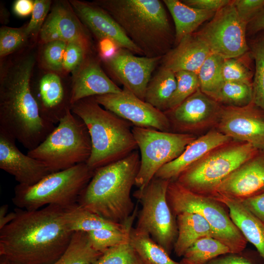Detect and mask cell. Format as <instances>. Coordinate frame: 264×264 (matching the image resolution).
Returning <instances> with one entry per match:
<instances>
[{
    "instance_id": "cell-1",
    "label": "cell",
    "mask_w": 264,
    "mask_h": 264,
    "mask_svg": "<svg viewBox=\"0 0 264 264\" xmlns=\"http://www.w3.org/2000/svg\"><path fill=\"white\" fill-rule=\"evenodd\" d=\"M65 208L48 205L36 210L18 208L0 229V256L16 264H52L64 253L74 233Z\"/></svg>"
},
{
    "instance_id": "cell-2",
    "label": "cell",
    "mask_w": 264,
    "mask_h": 264,
    "mask_svg": "<svg viewBox=\"0 0 264 264\" xmlns=\"http://www.w3.org/2000/svg\"><path fill=\"white\" fill-rule=\"evenodd\" d=\"M34 57L27 56L12 66L0 79V130L28 151L37 147L55 128L41 116L30 79Z\"/></svg>"
},
{
    "instance_id": "cell-3",
    "label": "cell",
    "mask_w": 264,
    "mask_h": 264,
    "mask_svg": "<svg viewBox=\"0 0 264 264\" xmlns=\"http://www.w3.org/2000/svg\"><path fill=\"white\" fill-rule=\"evenodd\" d=\"M140 163V155L135 150L121 159L95 169L78 204L110 221L123 223L135 208L131 192Z\"/></svg>"
},
{
    "instance_id": "cell-4",
    "label": "cell",
    "mask_w": 264,
    "mask_h": 264,
    "mask_svg": "<svg viewBox=\"0 0 264 264\" xmlns=\"http://www.w3.org/2000/svg\"><path fill=\"white\" fill-rule=\"evenodd\" d=\"M107 11L148 57H163L172 38L163 2L158 0H100L93 2Z\"/></svg>"
},
{
    "instance_id": "cell-5",
    "label": "cell",
    "mask_w": 264,
    "mask_h": 264,
    "mask_svg": "<svg viewBox=\"0 0 264 264\" xmlns=\"http://www.w3.org/2000/svg\"><path fill=\"white\" fill-rule=\"evenodd\" d=\"M71 110L89 132L91 152L86 163L91 169L121 159L137 149L131 123L104 109L93 97L75 103Z\"/></svg>"
},
{
    "instance_id": "cell-6",
    "label": "cell",
    "mask_w": 264,
    "mask_h": 264,
    "mask_svg": "<svg viewBox=\"0 0 264 264\" xmlns=\"http://www.w3.org/2000/svg\"><path fill=\"white\" fill-rule=\"evenodd\" d=\"M94 172L84 162L51 173L32 185L18 184L13 203L19 209L29 211L50 205L68 208L78 203Z\"/></svg>"
},
{
    "instance_id": "cell-7",
    "label": "cell",
    "mask_w": 264,
    "mask_h": 264,
    "mask_svg": "<svg viewBox=\"0 0 264 264\" xmlns=\"http://www.w3.org/2000/svg\"><path fill=\"white\" fill-rule=\"evenodd\" d=\"M91 152L86 125L69 110L45 139L27 154L43 162L53 173L86 162Z\"/></svg>"
},
{
    "instance_id": "cell-8",
    "label": "cell",
    "mask_w": 264,
    "mask_h": 264,
    "mask_svg": "<svg viewBox=\"0 0 264 264\" xmlns=\"http://www.w3.org/2000/svg\"><path fill=\"white\" fill-rule=\"evenodd\" d=\"M259 151L250 144L232 140L211 151L175 180L194 193L212 197L220 183Z\"/></svg>"
},
{
    "instance_id": "cell-9",
    "label": "cell",
    "mask_w": 264,
    "mask_h": 264,
    "mask_svg": "<svg viewBox=\"0 0 264 264\" xmlns=\"http://www.w3.org/2000/svg\"><path fill=\"white\" fill-rule=\"evenodd\" d=\"M167 198L176 217L184 212L199 214L212 228L216 239L228 246L231 253L245 249L247 241L231 220L227 207L219 200L194 193L175 180L169 182Z\"/></svg>"
},
{
    "instance_id": "cell-10",
    "label": "cell",
    "mask_w": 264,
    "mask_h": 264,
    "mask_svg": "<svg viewBox=\"0 0 264 264\" xmlns=\"http://www.w3.org/2000/svg\"><path fill=\"white\" fill-rule=\"evenodd\" d=\"M132 132L140 152L135 185L143 189L164 165L178 157L197 136L133 126Z\"/></svg>"
},
{
    "instance_id": "cell-11",
    "label": "cell",
    "mask_w": 264,
    "mask_h": 264,
    "mask_svg": "<svg viewBox=\"0 0 264 264\" xmlns=\"http://www.w3.org/2000/svg\"><path fill=\"white\" fill-rule=\"evenodd\" d=\"M170 181L154 177L133 195L142 206L136 228L149 233L170 255L177 238V227L176 217L167 198Z\"/></svg>"
},
{
    "instance_id": "cell-12",
    "label": "cell",
    "mask_w": 264,
    "mask_h": 264,
    "mask_svg": "<svg viewBox=\"0 0 264 264\" xmlns=\"http://www.w3.org/2000/svg\"><path fill=\"white\" fill-rule=\"evenodd\" d=\"M247 24L239 16L231 2L217 11L200 30L195 33L212 53L223 59L244 55L248 50Z\"/></svg>"
},
{
    "instance_id": "cell-13",
    "label": "cell",
    "mask_w": 264,
    "mask_h": 264,
    "mask_svg": "<svg viewBox=\"0 0 264 264\" xmlns=\"http://www.w3.org/2000/svg\"><path fill=\"white\" fill-rule=\"evenodd\" d=\"M93 97L104 109L134 126L171 132L169 120L164 112L125 88L118 93Z\"/></svg>"
},
{
    "instance_id": "cell-14",
    "label": "cell",
    "mask_w": 264,
    "mask_h": 264,
    "mask_svg": "<svg viewBox=\"0 0 264 264\" xmlns=\"http://www.w3.org/2000/svg\"><path fill=\"white\" fill-rule=\"evenodd\" d=\"M222 105L202 92L198 88L174 109L167 110L171 132L194 134V133L216 127Z\"/></svg>"
},
{
    "instance_id": "cell-15",
    "label": "cell",
    "mask_w": 264,
    "mask_h": 264,
    "mask_svg": "<svg viewBox=\"0 0 264 264\" xmlns=\"http://www.w3.org/2000/svg\"><path fill=\"white\" fill-rule=\"evenodd\" d=\"M215 127L233 140L264 150V113L253 103L243 107L222 106Z\"/></svg>"
},
{
    "instance_id": "cell-16",
    "label": "cell",
    "mask_w": 264,
    "mask_h": 264,
    "mask_svg": "<svg viewBox=\"0 0 264 264\" xmlns=\"http://www.w3.org/2000/svg\"><path fill=\"white\" fill-rule=\"evenodd\" d=\"M162 58L136 56L128 50L119 48L105 62L124 88L144 100L152 74Z\"/></svg>"
},
{
    "instance_id": "cell-17",
    "label": "cell",
    "mask_w": 264,
    "mask_h": 264,
    "mask_svg": "<svg viewBox=\"0 0 264 264\" xmlns=\"http://www.w3.org/2000/svg\"><path fill=\"white\" fill-rule=\"evenodd\" d=\"M264 192V150L241 165L218 186L212 198L241 201Z\"/></svg>"
},
{
    "instance_id": "cell-18",
    "label": "cell",
    "mask_w": 264,
    "mask_h": 264,
    "mask_svg": "<svg viewBox=\"0 0 264 264\" xmlns=\"http://www.w3.org/2000/svg\"><path fill=\"white\" fill-rule=\"evenodd\" d=\"M69 3L82 23L99 40L109 39L119 48L144 56L142 51L128 38L119 24L104 9L93 2L72 0H70Z\"/></svg>"
},
{
    "instance_id": "cell-19",
    "label": "cell",
    "mask_w": 264,
    "mask_h": 264,
    "mask_svg": "<svg viewBox=\"0 0 264 264\" xmlns=\"http://www.w3.org/2000/svg\"><path fill=\"white\" fill-rule=\"evenodd\" d=\"M15 141L0 130V168L13 176L18 184L33 185L52 173L43 162L21 152Z\"/></svg>"
},
{
    "instance_id": "cell-20",
    "label": "cell",
    "mask_w": 264,
    "mask_h": 264,
    "mask_svg": "<svg viewBox=\"0 0 264 264\" xmlns=\"http://www.w3.org/2000/svg\"><path fill=\"white\" fill-rule=\"evenodd\" d=\"M44 43L54 41L79 42L89 44L83 23L71 6L59 2L54 6L40 31Z\"/></svg>"
},
{
    "instance_id": "cell-21",
    "label": "cell",
    "mask_w": 264,
    "mask_h": 264,
    "mask_svg": "<svg viewBox=\"0 0 264 264\" xmlns=\"http://www.w3.org/2000/svg\"><path fill=\"white\" fill-rule=\"evenodd\" d=\"M232 139L218 130L213 129L197 137L176 159L163 166L154 177L173 180L187 168L197 162L212 150Z\"/></svg>"
},
{
    "instance_id": "cell-22",
    "label": "cell",
    "mask_w": 264,
    "mask_h": 264,
    "mask_svg": "<svg viewBox=\"0 0 264 264\" xmlns=\"http://www.w3.org/2000/svg\"><path fill=\"white\" fill-rule=\"evenodd\" d=\"M75 72L70 89L71 106L85 98L116 93L122 90L107 76L99 63L94 60H86Z\"/></svg>"
},
{
    "instance_id": "cell-23",
    "label": "cell",
    "mask_w": 264,
    "mask_h": 264,
    "mask_svg": "<svg viewBox=\"0 0 264 264\" xmlns=\"http://www.w3.org/2000/svg\"><path fill=\"white\" fill-rule=\"evenodd\" d=\"M32 93L42 118L54 125L71 110L70 97L67 96L60 78L54 73L42 77L36 92Z\"/></svg>"
},
{
    "instance_id": "cell-24",
    "label": "cell",
    "mask_w": 264,
    "mask_h": 264,
    "mask_svg": "<svg viewBox=\"0 0 264 264\" xmlns=\"http://www.w3.org/2000/svg\"><path fill=\"white\" fill-rule=\"evenodd\" d=\"M211 53L207 45L194 33L184 37L162 57L161 66L175 73L188 71L198 74Z\"/></svg>"
},
{
    "instance_id": "cell-25",
    "label": "cell",
    "mask_w": 264,
    "mask_h": 264,
    "mask_svg": "<svg viewBox=\"0 0 264 264\" xmlns=\"http://www.w3.org/2000/svg\"><path fill=\"white\" fill-rule=\"evenodd\" d=\"M214 198L227 207L233 222L246 241L256 247L264 260V222L252 214L240 201L220 196Z\"/></svg>"
},
{
    "instance_id": "cell-26",
    "label": "cell",
    "mask_w": 264,
    "mask_h": 264,
    "mask_svg": "<svg viewBox=\"0 0 264 264\" xmlns=\"http://www.w3.org/2000/svg\"><path fill=\"white\" fill-rule=\"evenodd\" d=\"M177 236L174 251L178 257L183 256L187 249L197 241L215 234L206 220L197 213L184 212L176 216Z\"/></svg>"
},
{
    "instance_id": "cell-27",
    "label": "cell",
    "mask_w": 264,
    "mask_h": 264,
    "mask_svg": "<svg viewBox=\"0 0 264 264\" xmlns=\"http://www.w3.org/2000/svg\"><path fill=\"white\" fill-rule=\"evenodd\" d=\"M163 2L174 20L176 44L184 37L194 33L199 25L212 19L216 12L195 8L177 0H164Z\"/></svg>"
},
{
    "instance_id": "cell-28",
    "label": "cell",
    "mask_w": 264,
    "mask_h": 264,
    "mask_svg": "<svg viewBox=\"0 0 264 264\" xmlns=\"http://www.w3.org/2000/svg\"><path fill=\"white\" fill-rule=\"evenodd\" d=\"M176 87L175 73L162 66L151 78L147 86L145 101L165 112Z\"/></svg>"
},
{
    "instance_id": "cell-29",
    "label": "cell",
    "mask_w": 264,
    "mask_h": 264,
    "mask_svg": "<svg viewBox=\"0 0 264 264\" xmlns=\"http://www.w3.org/2000/svg\"><path fill=\"white\" fill-rule=\"evenodd\" d=\"M65 219L69 229L73 233H88L103 228L119 229L124 223L110 221L82 207L78 203L65 209Z\"/></svg>"
},
{
    "instance_id": "cell-30",
    "label": "cell",
    "mask_w": 264,
    "mask_h": 264,
    "mask_svg": "<svg viewBox=\"0 0 264 264\" xmlns=\"http://www.w3.org/2000/svg\"><path fill=\"white\" fill-rule=\"evenodd\" d=\"M130 242L144 264H181L173 260L146 232L132 228Z\"/></svg>"
},
{
    "instance_id": "cell-31",
    "label": "cell",
    "mask_w": 264,
    "mask_h": 264,
    "mask_svg": "<svg viewBox=\"0 0 264 264\" xmlns=\"http://www.w3.org/2000/svg\"><path fill=\"white\" fill-rule=\"evenodd\" d=\"M102 254L91 246L87 233L76 232L64 253L52 264H94Z\"/></svg>"
},
{
    "instance_id": "cell-32",
    "label": "cell",
    "mask_w": 264,
    "mask_h": 264,
    "mask_svg": "<svg viewBox=\"0 0 264 264\" xmlns=\"http://www.w3.org/2000/svg\"><path fill=\"white\" fill-rule=\"evenodd\" d=\"M137 206L132 215L119 229L103 228L87 233L91 246L103 253L107 250L122 244L130 239L132 225L137 213Z\"/></svg>"
},
{
    "instance_id": "cell-33",
    "label": "cell",
    "mask_w": 264,
    "mask_h": 264,
    "mask_svg": "<svg viewBox=\"0 0 264 264\" xmlns=\"http://www.w3.org/2000/svg\"><path fill=\"white\" fill-rule=\"evenodd\" d=\"M212 98L223 106H246L252 103V83L224 81Z\"/></svg>"
},
{
    "instance_id": "cell-34",
    "label": "cell",
    "mask_w": 264,
    "mask_h": 264,
    "mask_svg": "<svg viewBox=\"0 0 264 264\" xmlns=\"http://www.w3.org/2000/svg\"><path fill=\"white\" fill-rule=\"evenodd\" d=\"M231 253L230 249L212 237H202L189 247L183 258L195 264H206L220 255Z\"/></svg>"
},
{
    "instance_id": "cell-35",
    "label": "cell",
    "mask_w": 264,
    "mask_h": 264,
    "mask_svg": "<svg viewBox=\"0 0 264 264\" xmlns=\"http://www.w3.org/2000/svg\"><path fill=\"white\" fill-rule=\"evenodd\" d=\"M223 59L211 53L198 73L200 89L211 98L224 82L221 71Z\"/></svg>"
},
{
    "instance_id": "cell-36",
    "label": "cell",
    "mask_w": 264,
    "mask_h": 264,
    "mask_svg": "<svg viewBox=\"0 0 264 264\" xmlns=\"http://www.w3.org/2000/svg\"><path fill=\"white\" fill-rule=\"evenodd\" d=\"M250 47L255 66L252 103L264 113V33L252 41Z\"/></svg>"
},
{
    "instance_id": "cell-37",
    "label": "cell",
    "mask_w": 264,
    "mask_h": 264,
    "mask_svg": "<svg viewBox=\"0 0 264 264\" xmlns=\"http://www.w3.org/2000/svg\"><path fill=\"white\" fill-rule=\"evenodd\" d=\"M94 264H144L128 241L110 248L103 253Z\"/></svg>"
},
{
    "instance_id": "cell-38",
    "label": "cell",
    "mask_w": 264,
    "mask_h": 264,
    "mask_svg": "<svg viewBox=\"0 0 264 264\" xmlns=\"http://www.w3.org/2000/svg\"><path fill=\"white\" fill-rule=\"evenodd\" d=\"M175 75L176 87L169 102L167 110L174 109L199 88L198 74L188 71H179L176 72Z\"/></svg>"
},
{
    "instance_id": "cell-39",
    "label": "cell",
    "mask_w": 264,
    "mask_h": 264,
    "mask_svg": "<svg viewBox=\"0 0 264 264\" xmlns=\"http://www.w3.org/2000/svg\"><path fill=\"white\" fill-rule=\"evenodd\" d=\"M240 57L223 59L221 71L224 81L252 83V72Z\"/></svg>"
},
{
    "instance_id": "cell-40",
    "label": "cell",
    "mask_w": 264,
    "mask_h": 264,
    "mask_svg": "<svg viewBox=\"0 0 264 264\" xmlns=\"http://www.w3.org/2000/svg\"><path fill=\"white\" fill-rule=\"evenodd\" d=\"M28 35L24 28L2 27L0 30V56H5L19 48Z\"/></svg>"
},
{
    "instance_id": "cell-41",
    "label": "cell",
    "mask_w": 264,
    "mask_h": 264,
    "mask_svg": "<svg viewBox=\"0 0 264 264\" xmlns=\"http://www.w3.org/2000/svg\"><path fill=\"white\" fill-rule=\"evenodd\" d=\"M89 44L79 42L67 43L64 57L63 68L67 72H75L85 62Z\"/></svg>"
},
{
    "instance_id": "cell-42",
    "label": "cell",
    "mask_w": 264,
    "mask_h": 264,
    "mask_svg": "<svg viewBox=\"0 0 264 264\" xmlns=\"http://www.w3.org/2000/svg\"><path fill=\"white\" fill-rule=\"evenodd\" d=\"M67 44L62 41H54L45 44L43 59L49 69L55 71L63 69L64 57Z\"/></svg>"
},
{
    "instance_id": "cell-43",
    "label": "cell",
    "mask_w": 264,
    "mask_h": 264,
    "mask_svg": "<svg viewBox=\"0 0 264 264\" xmlns=\"http://www.w3.org/2000/svg\"><path fill=\"white\" fill-rule=\"evenodd\" d=\"M51 1L49 0H35L31 17L28 24L25 26V31L30 34L40 32L49 10Z\"/></svg>"
},
{
    "instance_id": "cell-44",
    "label": "cell",
    "mask_w": 264,
    "mask_h": 264,
    "mask_svg": "<svg viewBox=\"0 0 264 264\" xmlns=\"http://www.w3.org/2000/svg\"><path fill=\"white\" fill-rule=\"evenodd\" d=\"M232 3L241 19L247 24L264 8V0H235Z\"/></svg>"
},
{
    "instance_id": "cell-45",
    "label": "cell",
    "mask_w": 264,
    "mask_h": 264,
    "mask_svg": "<svg viewBox=\"0 0 264 264\" xmlns=\"http://www.w3.org/2000/svg\"><path fill=\"white\" fill-rule=\"evenodd\" d=\"M242 252L229 253L220 255L206 264H260L252 257Z\"/></svg>"
},
{
    "instance_id": "cell-46",
    "label": "cell",
    "mask_w": 264,
    "mask_h": 264,
    "mask_svg": "<svg viewBox=\"0 0 264 264\" xmlns=\"http://www.w3.org/2000/svg\"><path fill=\"white\" fill-rule=\"evenodd\" d=\"M186 5L195 8L217 12L229 4V0H183Z\"/></svg>"
},
{
    "instance_id": "cell-47",
    "label": "cell",
    "mask_w": 264,
    "mask_h": 264,
    "mask_svg": "<svg viewBox=\"0 0 264 264\" xmlns=\"http://www.w3.org/2000/svg\"><path fill=\"white\" fill-rule=\"evenodd\" d=\"M241 202L252 214L264 222V192Z\"/></svg>"
},
{
    "instance_id": "cell-48",
    "label": "cell",
    "mask_w": 264,
    "mask_h": 264,
    "mask_svg": "<svg viewBox=\"0 0 264 264\" xmlns=\"http://www.w3.org/2000/svg\"><path fill=\"white\" fill-rule=\"evenodd\" d=\"M34 1L31 0H17L13 5L14 13L20 17H26L32 14Z\"/></svg>"
},
{
    "instance_id": "cell-49",
    "label": "cell",
    "mask_w": 264,
    "mask_h": 264,
    "mask_svg": "<svg viewBox=\"0 0 264 264\" xmlns=\"http://www.w3.org/2000/svg\"><path fill=\"white\" fill-rule=\"evenodd\" d=\"M247 29L250 34L264 31V8L248 23Z\"/></svg>"
},
{
    "instance_id": "cell-50",
    "label": "cell",
    "mask_w": 264,
    "mask_h": 264,
    "mask_svg": "<svg viewBox=\"0 0 264 264\" xmlns=\"http://www.w3.org/2000/svg\"><path fill=\"white\" fill-rule=\"evenodd\" d=\"M100 54L104 61L111 57L117 50V47L112 41L104 39L99 40Z\"/></svg>"
},
{
    "instance_id": "cell-51",
    "label": "cell",
    "mask_w": 264,
    "mask_h": 264,
    "mask_svg": "<svg viewBox=\"0 0 264 264\" xmlns=\"http://www.w3.org/2000/svg\"><path fill=\"white\" fill-rule=\"evenodd\" d=\"M8 205L4 204L0 208V229L8 223L14 218L15 211L8 213Z\"/></svg>"
},
{
    "instance_id": "cell-52",
    "label": "cell",
    "mask_w": 264,
    "mask_h": 264,
    "mask_svg": "<svg viewBox=\"0 0 264 264\" xmlns=\"http://www.w3.org/2000/svg\"><path fill=\"white\" fill-rule=\"evenodd\" d=\"M0 264H16L7 258L0 256Z\"/></svg>"
},
{
    "instance_id": "cell-53",
    "label": "cell",
    "mask_w": 264,
    "mask_h": 264,
    "mask_svg": "<svg viewBox=\"0 0 264 264\" xmlns=\"http://www.w3.org/2000/svg\"><path fill=\"white\" fill-rule=\"evenodd\" d=\"M180 263L181 264H195L184 258H182Z\"/></svg>"
}]
</instances>
